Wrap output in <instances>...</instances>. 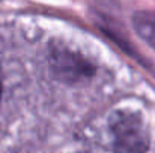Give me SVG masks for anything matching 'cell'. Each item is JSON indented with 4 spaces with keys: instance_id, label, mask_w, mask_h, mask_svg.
I'll return each mask as SVG.
<instances>
[{
    "instance_id": "obj_1",
    "label": "cell",
    "mask_w": 155,
    "mask_h": 153,
    "mask_svg": "<svg viewBox=\"0 0 155 153\" xmlns=\"http://www.w3.org/2000/svg\"><path fill=\"white\" fill-rule=\"evenodd\" d=\"M116 153H145L149 147V132L143 117L130 110H119L108 120Z\"/></svg>"
},
{
    "instance_id": "obj_2",
    "label": "cell",
    "mask_w": 155,
    "mask_h": 153,
    "mask_svg": "<svg viewBox=\"0 0 155 153\" xmlns=\"http://www.w3.org/2000/svg\"><path fill=\"white\" fill-rule=\"evenodd\" d=\"M50 66L54 77L66 83H77L94 74L92 65L71 51H56L51 56Z\"/></svg>"
},
{
    "instance_id": "obj_3",
    "label": "cell",
    "mask_w": 155,
    "mask_h": 153,
    "mask_svg": "<svg viewBox=\"0 0 155 153\" xmlns=\"http://www.w3.org/2000/svg\"><path fill=\"white\" fill-rule=\"evenodd\" d=\"M137 35L155 50V11H139L133 17Z\"/></svg>"
},
{
    "instance_id": "obj_4",
    "label": "cell",
    "mask_w": 155,
    "mask_h": 153,
    "mask_svg": "<svg viewBox=\"0 0 155 153\" xmlns=\"http://www.w3.org/2000/svg\"><path fill=\"white\" fill-rule=\"evenodd\" d=\"M0 98H2V80H0Z\"/></svg>"
}]
</instances>
